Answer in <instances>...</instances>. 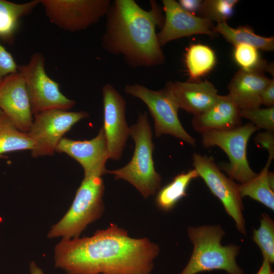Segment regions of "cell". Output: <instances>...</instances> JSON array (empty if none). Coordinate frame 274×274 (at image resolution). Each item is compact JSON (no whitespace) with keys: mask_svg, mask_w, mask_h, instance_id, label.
I'll return each instance as SVG.
<instances>
[{"mask_svg":"<svg viewBox=\"0 0 274 274\" xmlns=\"http://www.w3.org/2000/svg\"><path fill=\"white\" fill-rule=\"evenodd\" d=\"M213 30L216 33L222 35L227 41L234 46L244 44L263 51H270L274 49L273 37H265L258 35L249 26L233 28L226 22H223L214 26Z\"/></svg>","mask_w":274,"mask_h":274,"instance_id":"obj_21","label":"cell"},{"mask_svg":"<svg viewBox=\"0 0 274 274\" xmlns=\"http://www.w3.org/2000/svg\"><path fill=\"white\" fill-rule=\"evenodd\" d=\"M271 274H274L273 272H272V273Z\"/></svg>","mask_w":274,"mask_h":274,"instance_id":"obj_35","label":"cell"},{"mask_svg":"<svg viewBox=\"0 0 274 274\" xmlns=\"http://www.w3.org/2000/svg\"><path fill=\"white\" fill-rule=\"evenodd\" d=\"M164 88L179 109L193 114H200L210 108L219 96L214 84L207 80L169 81Z\"/></svg>","mask_w":274,"mask_h":274,"instance_id":"obj_16","label":"cell"},{"mask_svg":"<svg viewBox=\"0 0 274 274\" xmlns=\"http://www.w3.org/2000/svg\"><path fill=\"white\" fill-rule=\"evenodd\" d=\"M254 141L255 144L267 150L268 160L272 161L274 158V131L265 130L258 133Z\"/></svg>","mask_w":274,"mask_h":274,"instance_id":"obj_30","label":"cell"},{"mask_svg":"<svg viewBox=\"0 0 274 274\" xmlns=\"http://www.w3.org/2000/svg\"><path fill=\"white\" fill-rule=\"evenodd\" d=\"M55 152L65 153L78 161L83 168L84 178L101 177L107 173L106 163L109 158L102 127L97 135L90 140H74L63 137Z\"/></svg>","mask_w":274,"mask_h":274,"instance_id":"obj_14","label":"cell"},{"mask_svg":"<svg viewBox=\"0 0 274 274\" xmlns=\"http://www.w3.org/2000/svg\"><path fill=\"white\" fill-rule=\"evenodd\" d=\"M259 50L247 44H238L234 46L233 58L240 69L246 71H267L272 74L273 67L272 64L263 59L260 55Z\"/></svg>","mask_w":274,"mask_h":274,"instance_id":"obj_25","label":"cell"},{"mask_svg":"<svg viewBox=\"0 0 274 274\" xmlns=\"http://www.w3.org/2000/svg\"><path fill=\"white\" fill-rule=\"evenodd\" d=\"M105 185L101 177L84 178L70 209L51 227L47 237L70 239L79 237L91 223L99 219L105 211Z\"/></svg>","mask_w":274,"mask_h":274,"instance_id":"obj_5","label":"cell"},{"mask_svg":"<svg viewBox=\"0 0 274 274\" xmlns=\"http://www.w3.org/2000/svg\"><path fill=\"white\" fill-rule=\"evenodd\" d=\"M33 116L27 133L35 143L31 156L36 158L53 155L65 133L78 122L88 117L89 114L85 111L52 109Z\"/></svg>","mask_w":274,"mask_h":274,"instance_id":"obj_10","label":"cell"},{"mask_svg":"<svg viewBox=\"0 0 274 274\" xmlns=\"http://www.w3.org/2000/svg\"><path fill=\"white\" fill-rule=\"evenodd\" d=\"M261 105L267 107L274 105V79H270L269 83L264 88L261 93Z\"/></svg>","mask_w":274,"mask_h":274,"instance_id":"obj_31","label":"cell"},{"mask_svg":"<svg viewBox=\"0 0 274 274\" xmlns=\"http://www.w3.org/2000/svg\"><path fill=\"white\" fill-rule=\"evenodd\" d=\"M159 246L133 238L117 224L91 236L62 239L54 248V265L67 274H151Z\"/></svg>","mask_w":274,"mask_h":274,"instance_id":"obj_1","label":"cell"},{"mask_svg":"<svg viewBox=\"0 0 274 274\" xmlns=\"http://www.w3.org/2000/svg\"><path fill=\"white\" fill-rule=\"evenodd\" d=\"M151 4V10L146 11L133 0H115L106 15L102 46L122 56L132 67H150L165 60L156 32L162 17L155 3Z\"/></svg>","mask_w":274,"mask_h":274,"instance_id":"obj_2","label":"cell"},{"mask_svg":"<svg viewBox=\"0 0 274 274\" xmlns=\"http://www.w3.org/2000/svg\"><path fill=\"white\" fill-rule=\"evenodd\" d=\"M130 136L135 143L133 156L124 166L107 170L116 180L131 184L145 198L155 194L161 188L162 177L155 168L153 158L154 144L148 114H140L137 122L130 127Z\"/></svg>","mask_w":274,"mask_h":274,"instance_id":"obj_4","label":"cell"},{"mask_svg":"<svg viewBox=\"0 0 274 274\" xmlns=\"http://www.w3.org/2000/svg\"><path fill=\"white\" fill-rule=\"evenodd\" d=\"M253 234V240L260 249L263 259L273 263L274 223L268 215L262 214L260 227L254 230Z\"/></svg>","mask_w":274,"mask_h":274,"instance_id":"obj_26","label":"cell"},{"mask_svg":"<svg viewBox=\"0 0 274 274\" xmlns=\"http://www.w3.org/2000/svg\"><path fill=\"white\" fill-rule=\"evenodd\" d=\"M165 18L161 30L157 33L160 46L182 37L204 34L214 37L217 33L213 22L192 14L175 0H163Z\"/></svg>","mask_w":274,"mask_h":274,"instance_id":"obj_13","label":"cell"},{"mask_svg":"<svg viewBox=\"0 0 274 274\" xmlns=\"http://www.w3.org/2000/svg\"><path fill=\"white\" fill-rule=\"evenodd\" d=\"M270 264L266 259H263L262 265L257 274H271L273 271L271 270Z\"/></svg>","mask_w":274,"mask_h":274,"instance_id":"obj_33","label":"cell"},{"mask_svg":"<svg viewBox=\"0 0 274 274\" xmlns=\"http://www.w3.org/2000/svg\"><path fill=\"white\" fill-rule=\"evenodd\" d=\"M51 23L70 32L84 30L106 15L110 0H40Z\"/></svg>","mask_w":274,"mask_h":274,"instance_id":"obj_9","label":"cell"},{"mask_svg":"<svg viewBox=\"0 0 274 274\" xmlns=\"http://www.w3.org/2000/svg\"><path fill=\"white\" fill-rule=\"evenodd\" d=\"M180 6L188 12L195 15L198 13L202 1L200 0H180L178 2Z\"/></svg>","mask_w":274,"mask_h":274,"instance_id":"obj_32","label":"cell"},{"mask_svg":"<svg viewBox=\"0 0 274 274\" xmlns=\"http://www.w3.org/2000/svg\"><path fill=\"white\" fill-rule=\"evenodd\" d=\"M104 126L109 159L118 160L122 156L130 127L125 118L126 101L111 84L102 88Z\"/></svg>","mask_w":274,"mask_h":274,"instance_id":"obj_12","label":"cell"},{"mask_svg":"<svg viewBox=\"0 0 274 274\" xmlns=\"http://www.w3.org/2000/svg\"><path fill=\"white\" fill-rule=\"evenodd\" d=\"M271 161L266 164L259 174L244 184H239V191L243 198L249 196L274 210V174L268 170Z\"/></svg>","mask_w":274,"mask_h":274,"instance_id":"obj_20","label":"cell"},{"mask_svg":"<svg viewBox=\"0 0 274 274\" xmlns=\"http://www.w3.org/2000/svg\"><path fill=\"white\" fill-rule=\"evenodd\" d=\"M242 118L250 120V122L259 129L274 131V107L240 110Z\"/></svg>","mask_w":274,"mask_h":274,"instance_id":"obj_28","label":"cell"},{"mask_svg":"<svg viewBox=\"0 0 274 274\" xmlns=\"http://www.w3.org/2000/svg\"><path fill=\"white\" fill-rule=\"evenodd\" d=\"M0 110L18 129L28 132L33 115L24 81L18 72L0 80Z\"/></svg>","mask_w":274,"mask_h":274,"instance_id":"obj_15","label":"cell"},{"mask_svg":"<svg viewBox=\"0 0 274 274\" xmlns=\"http://www.w3.org/2000/svg\"><path fill=\"white\" fill-rule=\"evenodd\" d=\"M198 177V173L194 168L175 176L169 183L158 191L155 199L158 208L165 212L172 210L182 198L187 195V189L190 182Z\"/></svg>","mask_w":274,"mask_h":274,"instance_id":"obj_23","label":"cell"},{"mask_svg":"<svg viewBox=\"0 0 274 274\" xmlns=\"http://www.w3.org/2000/svg\"><path fill=\"white\" fill-rule=\"evenodd\" d=\"M237 0H205L198 12L199 17L217 23L226 22L233 14Z\"/></svg>","mask_w":274,"mask_h":274,"instance_id":"obj_27","label":"cell"},{"mask_svg":"<svg viewBox=\"0 0 274 274\" xmlns=\"http://www.w3.org/2000/svg\"><path fill=\"white\" fill-rule=\"evenodd\" d=\"M45 61L44 55L36 52L27 64L18 66V72L25 84L33 115L52 109L68 111L76 104L62 94L59 84L48 76Z\"/></svg>","mask_w":274,"mask_h":274,"instance_id":"obj_7","label":"cell"},{"mask_svg":"<svg viewBox=\"0 0 274 274\" xmlns=\"http://www.w3.org/2000/svg\"><path fill=\"white\" fill-rule=\"evenodd\" d=\"M29 271L30 274H44L43 270L34 261L29 263Z\"/></svg>","mask_w":274,"mask_h":274,"instance_id":"obj_34","label":"cell"},{"mask_svg":"<svg viewBox=\"0 0 274 274\" xmlns=\"http://www.w3.org/2000/svg\"><path fill=\"white\" fill-rule=\"evenodd\" d=\"M187 233L193 245L191 257L180 274H196L215 269L228 274H245L237 264L240 247L231 244L221 245L225 232L218 225L189 227Z\"/></svg>","mask_w":274,"mask_h":274,"instance_id":"obj_3","label":"cell"},{"mask_svg":"<svg viewBox=\"0 0 274 274\" xmlns=\"http://www.w3.org/2000/svg\"><path fill=\"white\" fill-rule=\"evenodd\" d=\"M18 66L12 54L0 43V80L18 72Z\"/></svg>","mask_w":274,"mask_h":274,"instance_id":"obj_29","label":"cell"},{"mask_svg":"<svg viewBox=\"0 0 274 274\" xmlns=\"http://www.w3.org/2000/svg\"><path fill=\"white\" fill-rule=\"evenodd\" d=\"M35 143L27 133L18 129L11 120L0 110V158L9 152L30 150Z\"/></svg>","mask_w":274,"mask_h":274,"instance_id":"obj_24","label":"cell"},{"mask_svg":"<svg viewBox=\"0 0 274 274\" xmlns=\"http://www.w3.org/2000/svg\"><path fill=\"white\" fill-rule=\"evenodd\" d=\"M214 51L209 46L194 44L187 48L185 63L189 76V81H199L209 73L216 63Z\"/></svg>","mask_w":274,"mask_h":274,"instance_id":"obj_22","label":"cell"},{"mask_svg":"<svg viewBox=\"0 0 274 274\" xmlns=\"http://www.w3.org/2000/svg\"><path fill=\"white\" fill-rule=\"evenodd\" d=\"M270 80L263 71L239 69L228 85V95L239 110L260 108L261 93Z\"/></svg>","mask_w":274,"mask_h":274,"instance_id":"obj_17","label":"cell"},{"mask_svg":"<svg viewBox=\"0 0 274 274\" xmlns=\"http://www.w3.org/2000/svg\"><path fill=\"white\" fill-rule=\"evenodd\" d=\"M124 91L146 105L154 120L156 137L169 134L192 146H196V140L187 132L180 121L179 108L164 87L156 91L138 84H128L125 86Z\"/></svg>","mask_w":274,"mask_h":274,"instance_id":"obj_8","label":"cell"},{"mask_svg":"<svg viewBox=\"0 0 274 274\" xmlns=\"http://www.w3.org/2000/svg\"><path fill=\"white\" fill-rule=\"evenodd\" d=\"M239 111L228 94L219 95L210 108L193 116L191 124L201 134L214 130H231L242 125Z\"/></svg>","mask_w":274,"mask_h":274,"instance_id":"obj_18","label":"cell"},{"mask_svg":"<svg viewBox=\"0 0 274 274\" xmlns=\"http://www.w3.org/2000/svg\"><path fill=\"white\" fill-rule=\"evenodd\" d=\"M40 4V0L23 4L0 0V40L9 45H12L18 29L19 19L31 13Z\"/></svg>","mask_w":274,"mask_h":274,"instance_id":"obj_19","label":"cell"},{"mask_svg":"<svg viewBox=\"0 0 274 274\" xmlns=\"http://www.w3.org/2000/svg\"><path fill=\"white\" fill-rule=\"evenodd\" d=\"M192 159L193 166L199 177L222 203L226 213L234 220L237 230L245 235V221L239 184L221 172L212 156L194 153Z\"/></svg>","mask_w":274,"mask_h":274,"instance_id":"obj_11","label":"cell"},{"mask_svg":"<svg viewBox=\"0 0 274 274\" xmlns=\"http://www.w3.org/2000/svg\"><path fill=\"white\" fill-rule=\"evenodd\" d=\"M259 129L251 122L229 130L210 131L201 134V143L205 148L217 146L228 156L229 162L223 163L221 168L229 178L244 184L257 174L250 166L247 148L252 134Z\"/></svg>","mask_w":274,"mask_h":274,"instance_id":"obj_6","label":"cell"}]
</instances>
